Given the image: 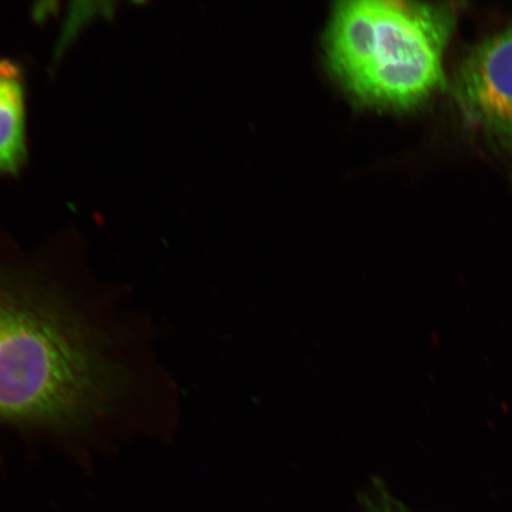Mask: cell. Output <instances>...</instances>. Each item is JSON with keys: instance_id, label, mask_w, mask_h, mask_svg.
Listing matches in <instances>:
<instances>
[{"instance_id": "1", "label": "cell", "mask_w": 512, "mask_h": 512, "mask_svg": "<svg viewBox=\"0 0 512 512\" xmlns=\"http://www.w3.org/2000/svg\"><path fill=\"white\" fill-rule=\"evenodd\" d=\"M92 294L0 255V427L82 446L150 431L142 343Z\"/></svg>"}, {"instance_id": "2", "label": "cell", "mask_w": 512, "mask_h": 512, "mask_svg": "<svg viewBox=\"0 0 512 512\" xmlns=\"http://www.w3.org/2000/svg\"><path fill=\"white\" fill-rule=\"evenodd\" d=\"M453 28L446 6L351 0L332 10L326 54L354 98L383 110L408 111L445 85L443 57Z\"/></svg>"}, {"instance_id": "3", "label": "cell", "mask_w": 512, "mask_h": 512, "mask_svg": "<svg viewBox=\"0 0 512 512\" xmlns=\"http://www.w3.org/2000/svg\"><path fill=\"white\" fill-rule=\"evenodd\" d=\"M453 94L471 124L512 144V25L465 56L454 75Z\"/></svg>"}, {"instance_id": "4", "label": "cell", "mask_w": 512, "mask_h": 512, "mask_svg": "<svg viewBox=\"0 0 512 512\" xmlns=\"http://www.w3.org/2000/svg\"><path fill=\"white\" fill-rule=\"evenodd\" d=\"M28 159L27 81L17 62L0 57V176H18Z\"/></svg>"}, {"instance_id": "5", "label": "cell", "mask_w": 512, "mask_h": 512, "mask_svg": "<svg viewBox=\"0 0 512 512\" xmlns=\"http://www.w3.org/2000/svg\"><path fill=\"white\" fill-rule=\"evenodd\" d=\"M361 503L363 512H413L390 495L380 479H374L373 484L363 492Z\"/></svg>"}]
</instances>
